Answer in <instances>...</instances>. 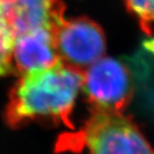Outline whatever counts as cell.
Returning a JSON list of instances; mask_svg holds the SVG:
<instances>
[{
    "label": "cell",
    "instance_id": "1",
    "mask_svg": "<svg viewBox=\"0 0 154 154\" xmlns=\"http://www.w3.org/2000/svg\"><path fill=\"white\" fill-rule=\"evenodd\" d=\"M83 73L58 61L44 69L21 74L12 87L4 118L12 128L49 121L72 128L71 114Z\"/></svg>",
    "mask_w": 154,
    "mask_h": 154
},
{
    "label": "cell",
    "instance_id": "2",
    "mask_svg": "<svg viewBox=\"0 0 154 154\" xmlns=\"http://www.w3.org/2000/svg\"><path fill=\"white\" fill-rule=\"evenodd\" d=\"M60 145L85 147L87 154H154L137 126L120 112L92 111L82 130Z\"/></svg>",
    "mask_w": 154,
    "mask_h": 154
},
{
    "label": "cell",
    "instance_id": "3",
    "mask_svg": "<svg viewBox=\"0 0 154 154\" xmlns=\"http://www.w3.org/2000/svg\"><path fill=\"white\" fill-rule=\"evenodd\" d=\"M81 88L92 111L121 112L133 96V76L123 62L101 57L84 70Z\"/></svg>",
    "mask_w": 154,
    "mask_h": 154
},
{
    "label": "cell",
    "instance_id": "4",
    "mask_svg": "<svg viewBox=\"0 0 154 154\" xmlns=\"http://www.w3.org/2000/svg\"><path fill=\"white\" fill-rule=\"evenodd\" d=\"M54 38L61 62L82 73L103 56L106 48L102 28L83 16L64 18L55 29Z\"/></svg>",
    "mask_w": 154,
    "mask_h": 154
},
{
    "label": "cell",
    "instance_id": "5",
    "mask_svg": "<svg viewBox=\"0 0 154 154\" xmlns=\"http://www.w3.org/2000/svg\"><path fill=\"white\" fill-rule=\"evenodd\" d=\"M61 0H0V18L14 38L38 28L55 31L64 19Z\"/></svg>",
    "mask_w": 154,
    "mask_h": 154
},
{
    "label": "cell",
    "instance_id": "6",
    "mask_svg": "<svg viewBox=\"0 0 154 154\" xmlns=\"http://www.w3.org/2000/svg\"><path fill=\"white\" fill-rule=\"evenodd\" d=\"M12 60L13 68L20 74L54 65L60 61L54 32L38 28L16 36L13 43Z\"/></svg>",
    "mask_w": 154,
    "mask_h": 154
},
{
    "label": "cell",
    "instance_id": "7",
    "mask_svg": "<svg viewBox=\"0 0 154 154\" xmlns=\"http://www.w3.org/2000/svg\"><path fill=\"white\" fill-rule=\"evenodd\" d=\"M134 83L147 104L154 110V38L145 40L128 64Z\"/></svg>",
    "mask_w": 154,
    "mask_h": 154
},
{
    "label": "cell",
    "instance_id": "8",
    "mask_svg": "<svg viewBox=\"0 0 154 154\" xmlns=\"http://www.w3.org/2000/svg\"><path fill=\"white\" fill-rule=\"evenodd\" d=\"M124 4L140 28L150 34L154 25V0H124Z\"/></svg>",
    "mask_w": 154,
    "mask_h": 154
},
{
    "label": "cell",
    "instance_id": "9",
    "mask_svg": "<svg viewBox=\"0 0 154 154\" xmlns=\"http://www.w3.org/2000/svg\"><path fill=\"white\" fill-rule=\"evenodd\" d=\"M14 36L0 18V77L9 74L14 70L12 60Z\"/></svg>",
    "mask_w": 154,
    "mask_h": 154
}]
</instances>
